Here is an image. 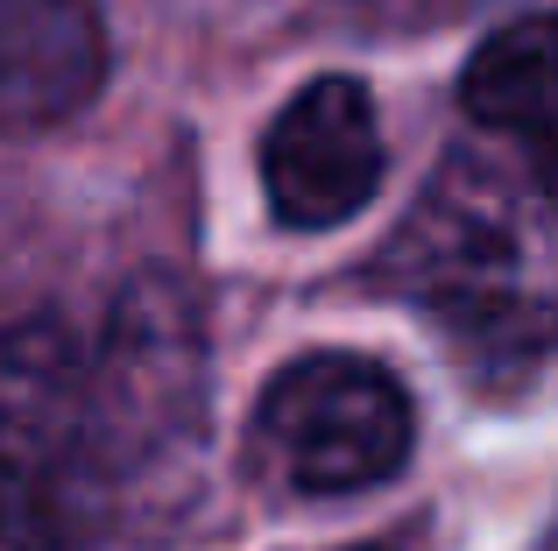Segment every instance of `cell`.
<instances>
[{
  "instance_id": "cell-6",
  "label": "cell",
  "mask_w": 558,
  "mask_h": 551,
  "mask_svg": "<svg viewBox=\"0 0 558 551\" xmlns=\"http://www.w3.org/2000/svg\"><path fill=\"white\" fill-rule=\"evenodd\" d=\"M460 107L495 149H509L558 198V22L551 14L509 22L481 42L460 78Z\"/></svg>"
},
{
  "instance_id": "cell-5",
  "label": "cell",
  "mask_w": 558,
  "mask_h": 551,
  "mask_svg": "<svg viewBox=\"0 0 558 551\" xmlns=\"http://www.w3.org/2000/svg\"><path fill=\"white\" fill-rule=\"evenodd\" d=\"M107 85V22L93 0H0V135H36Z\"/></svg>"
},
{
  "instance_id": "cell-7",
  "label": "cell",
  "mask_w": 558,
  "mask_h": 551,
  "mask_svg": "<svg viewBox=\"0 0 558 551\" xmlns=\"http://www.w3.org/2000/svg\"><path fill=\"white\" fill-rule=\"evenodd\" d=\"M0 551H64V516L50 502V481L14 467L0 453Z\"/></svg>"
},
{
  "instance_id": "cell-2",
  "label": "cell",
  "mask_w": 558,
  "mask_h": 551,
  "mask_svg": "<svg viewBox=\"0 0 558 551\" xmlns=\"http://www.w3.org/2000/svg\"><path fill=\"white\" fill-rule=\"evenodd\" d=\"M396 283L495 346L558 340V198L517 156L452 149L389 248Z\"/></svg>"
},
{
  "instance_id": "cell-4",
  "label": "cell",
  "mask_w": 558,
  "mask_h": 551,
  "mask_svg": "<svg viewBox=\"0 0 558 551\" xmlns=\"http://www.w3.org/2000/svg\"><path fill=\"white\" fill-rule=\"evenodd\" d=\"M262 184L283 226L326 234V226L354 220L381 184V127L368 85L312 78L298 99H283L262 142Z\"/></svg>"
},
{
  "instance_id": "cell-1",
  "label": "cell",
  "mask_w": 558,
  "mask_h": 551,
  "mask_svg": "<svg viewBox=\"0 0 558 551\" xmlns=\"http://www.w3.org/2000/svg\"><path fill=\"white\" fill-rule=\"evenodd\" d=\"M198 403V332L163 290L121 297L99 326H28L0 354V453L14 467H121Z\"/></svg>"
},
{
  "instance_id": "cell-3",
  "label": "cell",
  "mask_w": 558,
  "mask_h": 551,
  "mask_svg": "<svg viewBox=\"0 0 558 551\" xmlns=\"http://www.w3.org/2000/svg\"><path fill=\"white\" fill-rule=\"evenodd\" d=\"M255 460L298 495H354L410 460V396L361 354H304L262 389Z\"/></svg>"
}]
</instances>
